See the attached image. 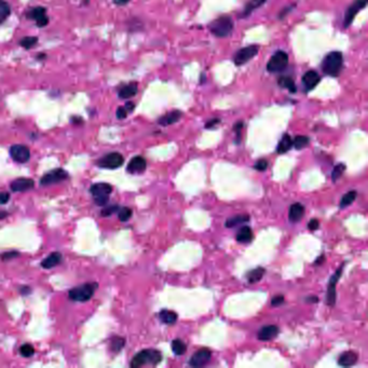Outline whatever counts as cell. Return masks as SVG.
Returning a JSON list of instances; mask_svg holds the SVG:
<instances>
[{"mask_svg":"<svg viewBox=\"0 0 368 368\" xmlns=\"http://www.w3.org/2000/svg\"><path fill=\"white\" fill-rule=\"evenodd\" d=\"M265 2H266V0H249V1L246 3L244 10H243L241 16L242 17L248 16L254 10H256L259 7H261V5H263Z\"/></svg>","mask_w":368,"mask_h":368,"instance_id":"603a6c76","label":"cell"},{"mask_svg":"<svg viewBox=\"0 0 368 368\" xmlns=\"http://www.w3.org/2000/svg\"><path fill=\"white\" fill-rule=\"evenodd\" d=\"M344 66V55L340 52H330L323 60L322 70L328 76L336 77L340 74Z\"/></svg>","mask_w":368,"mask_h":368,"instance_id":"6da1fadb","label":"cell"},{"mask_svg":"<svg viewBox=\"0 0 368 368\" xmlns=\"http://www.w3.org/2000/svg\"><path fill=\"white\" fill-rule=\"evenodd\" d=\"M345 170H346V165L342 164V163H340V164L335 166L334 171H333V174H332V178H333L334 182H335V180L338 179L342 175V174H344Z\"/></svg>","mask_w":368,"mask_h":368,"instance_id":"74e56055","label":"cell"},{"mask_svg":"<svg viewBox=\"0 0 368 368\" xmlns=\"http://www.w3.org/2000/svg\"><path fill=\"white\" fill-rule=\"evenodd\" d=\"M258 51H259V47L256 45H252V46H248L245 48H242L235 53L234 64L238 66L246 64L247 62H249L257 55Z\"/></svg>","mask_w":368,"mask_h":368,"instance_id":"52a82bcc","label":"cell"},{"mask_svg":"<svg viewBox=\"0 0 368 368\" xmlns=\"http://www.w3.org/2000/svg\"><path fill=\"white\" fill-rule=\"evenodd\" d=\"M131 1V0H114V3L117 5H124Z\"/></svg>","mask_w":368,"mask_h":368,"instance_id":"681fc988","label":"cell"},{"mask_svg":"<svg viewBox=\"0 0 368 368\" xmlns=\"http://www.w3.org/2000/svg\"><path fill=\"white\" fill-rule=\"evenodd\" d=\"M357 195H358L357 191H350V192H348L347 195H345L344 198L341 199V201H340V207H341V208H347V207H349V205H351V204L354 202L355 198H357Z\"/></svg>","mask_w":368,"mask_h":368,"instance_id":"1f68e13d","label":"cell"},{"mask_svg":"<svg viewBox=\"0 0 368 368\" xmlns=\"http://www.w3.org/2000/svg\"><path fill=\"white\" fill-rule=\"evenodd\" d=\"M309 144V139L307 136H297L296 139L293 141V145L295 146L296 149H302L304 148L305 146H308Z\"/></svg>","mask_w":368,"mask_h":368,"instance_id":"d590c367","label":"cell"},{"mask_svg":"<svg viewBox=\"0 0 368 368\" xmlns=\"http://www.w3.org/2000/svg\"><path fill=\"white\" fill-rule=\"evenodd\" d=\"M132 217V210L130 208H122L119 211V220L121 221H128Z\"/></svg>","mask_w":368,"mask_h":368,"instance_id":"f35d334b","label":"cell"},{"mask_svg":"<svg viewBox=\"0 0 368 368\" xmlns=\"http://www.w3.org/2000/svg\"><path fill=\"white\" fill-rule=\"evenodd\" d=\"M146 160L141 157V155H137V157H134L130 161L128 165V172L132 174L143 173L146 170Z\"/></svg>","mask_w":368,"mask_h":368,"instance_id":"e0dca14e","label":"cell"},{"mask_svg":"<svg viewBox=\"0 0 368 368\" xmlns=\"http://www.w3.org/2000/svg\"><path fill=\"white\" fill-rule=\"evenodd\" d=\"M279 334V327L276 325H268L261 328L258 333V339L267 341L276 338Z\"/></svg>","mask_w":368,"mask_h":368,"instance_id":"ac0fdd59","label":"cell"},{"mask_svg":"<svg viewBox=\"0 0 368 368\" xmlns=\"http://www.w3.org/2000/svg\"><path fill=\"white\" fill-rule=\"evenodd\" d=\"M186 345L184 344V342L182 340L179 339H175L173 340L172 342V350L173 352L175 353L176 355H183L185 352H186Z\"/></svg>","mask_w":368,"mask_h":368,"instance_id":"d6a6232c","label":"cell"},{"mask_svg":"<svg viewBox=\"0 0 368 368\" xmlns=\"http://www.w3.org/2000/svg\"><path fill=\"white\" fill-rule=\"evenodd\" d=\"M264 274H265L264 268H256V269L249 271L246 277H247L248 282L251 284H254V283L259 282V281L263 279Z\"/></svg>","mask_w":368,"mask_h":368,"instance_id":"83f0119b","label":"cell"},{"mask_svg":"<svg viewBox=\"0 0 368 368\" xmlns=\"http://www.w3.org/2000/svg\"><path fill=\"white\" fill-rule=\"evenodd\" d=\"M37 42H38L37 37H25L20 41V46L24 49H32L36 46Z\"/></svg>","mask_w":368,"mask_h":368,"instance_id":"836d02e7","label":"cell"},{"mask_svg":"<svg viewBox=\"0 0 368 368\" xmlns=\"http://www.w3.org/2000/svg\"><path fill=\"white\" fill-rule=\"evenodd\" d=\"M124 345H126V340L121 338V337H115L111 340V350L114 352H119Z\"/></svg>","mask_w":368,"mask_h":368,"instance_id":"e575fe53","label":"cell"},{"mask_svg":"<svg viewBox=\"0 0 368 368\" xmlns=\"http://www.w3.org/2000/svg\"><path fill=\"white\" fill-rule=\"evenodd\" d=\"M34 180L30 178H17L11 183V189L15 192H24L34 187Z\"/></svg>","mask_w":368,"mask_h":368,"instance_id":"2e32d148","label":"cell"},{"mask_svg":"<svg viewBox=\"0 0 368 368\" xmlns=\"http://www.w3.org/2000/svg\"><path fill=\"white\" fill-rule=\"evenodd\" d=\"M320 82V76L319 74L314 71H310L308 73H305L302 77V83L304 89L307 91L313 90L315 86L319 84Z\"/></svg>","mask_w":368,"mask_h":368,"instance_id":"9a60e30c","label":"cell"},{"mask_svg":"<svg viewBox=\"0 0 368 368\" xmlns=\"http://www.w3.org/2000/svg\"><path fill=\"white\" fill-rule=\"evenodd\" d=\"M283 302H284V297L282 295H278L276 297H273L272 301H271L272 305H274V307H278V305L282 304Z\"/></svg>","mask_w":368,"mask_h":368,"instance_id":"7bdbcfd3","label":"cell"},{"mask_svg":"<svg viewBox=\"0 0 368 368\" xmlns=\"http://www.w3.org/2000/svg\"><path fill=\"white\" fill-rule=\"evenodd\" d=\"M344 269V266H341L337 272L334 274L329 281V285H328V292H327V303L329 305H334L336 301V284L337 281L339 280L341 276V271Z\"/></svg>","mask_w":368,"mask_h":368,"instance_id":"5bb4252c","label":"cell"},{"mask_svg":"<svg viewBox=\"0 0 368 368\" xmlns=\"http://www.w3.org/2000/svg\"><path fill=\"white\" fill-rule=\"evenodd\" d=\"M358 362V354L353 351H348L344 354H341L338 360V364L344 367L352 366Z\"/></svg>","mask_w":368,"mask_h":368,"instance_id":"d6986e66","label":"cell"},{"mask_svg":"<svg viewBox=\"0 0 368 368\" xmlns=\"http://www.w3.org/2000/svg\"><path fill=\"white\" fill-rule=\"evenodd\" d=\"M124 107L127 108V110L129 111V114H130V112H132L133 109L135 108V105H134V103H132V102H129V103H127L126 105H124Z\"/></svg>","mask_w":368,"mask_h":368,"instance_id":"c3c4849f","label":"cell"},{"mask_svg":"<svg viewBox=\"0 0 368 368\" xmlns=\"http://www.w3.org/2000/svg\"><path fill=\"white\" fill-rule=\"evenodd\" d=\"M162 361V354L157 350H143L137 353L131 362V367L137 368L146 364L157 365Z\"/></svg>","mask_w":368,"mask_h":368,"instance_id":"7a4b0ae2","label":"cell"},{"mask_svg":"<svg viewBox=\"0 0 368 368\" xmlns=\"http://www.w3.org/2000/svg\"><path fill=\"white\" fill-rule=\"evenodd\" d=\"M292 146H293L292 137L289 134H285L282 137V140L280 141L277 150H278L279 153H285V152H288L290 150Z\"/></svg>","mask_w":368,"mask_h":368,"instance_id":"d4e9b609","label":"cell"},{"mask_svg":"<svg viewBox=\"0 0 368 368\" xmlns=\"http://www.w3.org/2000/svg\"><path fill=\"white\" fill-rule=\"evenodd\" d=\"M8 214L5 212H0V218H4Z\"/></svg>","mask_w":368,"mask_h":368,"instance_id":"f907efd6","label":"cell"},{"mask_svg":"<svg viewBox=\"0 0 368 368\" xmlns=\"http://www.w3.org/2000/svg\"><path fill=\"white\" fill-rule=\"evenodd\" d=\"M16 256H17V253H7V254H3L2 255V258L4 260H7V259H10V258L16 257Z\"/></svg>","mask_w":368,"mask_h":368,"instance_id":"7dc6e473","label":"cell"},{"mask_svg":"<svg viewBox=\"0 0 368 368\" xmlns=\"http://www.w3.org/2000/svg\"><path fill=\"white\" fill-rule=\"evenodd\" d=\"M267 167H268V161H267V160H264V159L259 160V161L257 162V163L255 164V168H256L257 171H260V172L266 171V170H267Z\"/></svg>","mask_w":368,"mask_h":368,"instance_id":"60d3db41","label":"cell"},{"mask_svg":"<svg viewBox=\"0 0 368 368\" xmlns=\"http://www.w3.org/2000/svg\"><path fill=\"white\" fill-rule=\"evenodd\" d=\"M124 162L123 155L119 152H110L108 154H106L105 157H103L101 160H98L97 165L104 167V168H110V170H114V168L120 167Z\"/></svg>","mask_w":368,"mask_h":368,"instance_id":"ba28073f","label":"cell"},{"mask_svg":"<svg viewBox=\"0 0 368 368\" xmlns=\"http://www.w3.org/2000/svg\"><path fill=\"white\" fill-rule=\"evenodd\" d=\"M112 191V187L109 184H94L91 187V193L95 199V202L98 205H105L108 202L109 195Z\"/></svg>","mask_w":368,"mask_h":368,"instance_id":"8992f818","label":"cell"},{"mask_svg":"<svg viewBox=\"0 0 368 368\" xmlns=\"http://www.w3.org/2000/svg\"><path fill=\"white\" fill-rule=\"evenodd\" d=\"M366 4H367V0H355L350 7L348 8L346 15H345V23H344L346 28L350 26L351 23L354 20V17L357 16V14L362 9H364L366 7Z\"/></svg>","mask_w":368,"mask_h":368,"instance_id":"8fae6325","label":"cell"},{"mask_svg":"<svg viewBox=\"0 0 368 368\" xmlns=\"http://www.w3.org/2000/svg\"><path fill=\"white\" fill-rule=\"evenodd\" d=\"M119 210V207L118 205H111V207H108V208H105L103 211H102V215L103 216H110L114 213H116V212Z\"/></svg>","mask_w":368,"mask_h":368,"instance_id":"ab89813d","label":"cell"},{"mask_svg":"<svg viewBox=\"0 0 368 368\" xmlns=\"http://www.w3.org/2000/svg\"><path fill=\"white\" fill-rule=\"evenodd\" d=\"M137 93V84L136 83H129L127 85H124L123 88L119 91V97L120 98H131L134 95H136Z\"/></svg>","mask_w":368,"mask_h":368,"instance_id":"cb8c5ba5","label":"cell"},{"mask_svg":"<svg viewBox=\"0 0 368 368\" xmlns=\"http://www.w3.org/2000/svg\"><path fill=\"white\" fill-rule=\"evenodd\" d=\"M217 123H220V119H213V120H210V121L207 123V126H205V128H207V129L213 128L214 126H216Z\"/></svg>","mask_w":368,"mask_h":368,"instance_id":"bcb514c9","label":"cell"},{"mask_svg":"<svg viewBox=\"0 0 368 368\" xmlns=\"http://www.w3.org/2000/svg\"><path fill=\"white\" fill-rule=\"evenodd\" d=\"M68 173L63 170V168H55V170L47 173L40 180V184L42 186H50L63 182V180L67 179Z\"/></svg>","mask_w":368,"mask_h":368,"instance_id":"9c48e42d","label":"cell"},{"mask_svg":"<svg viewBox=\"0 0 368 368\" xmlns=\"http://www.w3.org/2000/svg\"><path fill=\"white\" fill-rule=\"evenodd\" d=\"M249 220V217L246 215H239V216H234L232 218H229V220L226 221V227L228 228H232L235 227L236 224L245 222Z\"/></svg>","mask_w":368,"mask_h":368,"instance_id":"4dcf8cb0","label":"cell"},{"mask_svg":"<svg viewBox=\"0 0 368 368\" xmlns=\"http://www.w3.org/2000/svg\"><path fill=\"white\" fill-rule=\"evenodd\" d=\"M61 260H62V254L55 252V253H52L49 257H47L45 260H43L41 263V266L42 268H45V269H51V268L58 266L61 263Z\"/></svg>","mask_w":368,"mask_h":368,"instance_id":"44dd1931","label":"cell"},{"mask_svg":"<svg viewBox=\"0 0 368 368\" xmlns=\"http://www.w3.org/2000/svg\"><path fill=\"white\" fill-rule=\"evenodd\" d=\"M303 215H304L303 205H301L300 203H295L292 205L290 209V215H289L291 221L296 222L298 221H300L303 217Z\"/></svg>","mask_w":368,"mask_h":368,"instance_id":"ffe728a7","label":"cell"},{"mask_svg":"<svg viewBox=\"0 0 368 368\" xmlns=\"http://www.w3.org/2000/svg\"><path fill=\"white\" fill-rule=\"evenodd\" d=\"M20 353L24 358H30L35 353V349L32 345H23L20 349Z\"/></svg>","mask_w":368,"mask_h":368,"instance_id":"8d00e7d4","label":"cell"},{"mask_svg":"<svg viewBox=\"0 0 368 368\" xmlns=\"http://www.w3.org/2000/svg\"><path fill=\"white\" fill-rule=\"evenodd\" d=\"M323 260H324V257H323V256H321V257H320L319 259H317V260L315 261V263H316V264H321V263H322V261H323Z\"/></svg>","mask_w":368,"mask_h":368,"instance_id":"816d5d0a","label":"cell"},{"mask_svg":"<svg viewBox=\"0 0 368 368\" xmlns=\"http://www.w3.org/2000/svg\"><path fill=\"white\" fill-rule=\"evenodd\" d=\"M9 199H10L9 193H7V192L0 193V203H1V204L7 203L9 201Z\"/></svg>","mask_w":368,"mask_h":368,"instance_id":"f6af8a7d","label":"cell"},{"mask_svg":"<svg viewBox=\"0 0 368 368\" xmlns=\"http://www.w3.org/2000/svg\"><path fill=\"white\" fill-rule=\"evenodd\" d=\"M233 21L229 16H221L210 24V30L216 37L224 38L232 33Z\"/></svg>","mask_w":368,"mask_h":368,"instance_id":"3957f363","label":"cell"},{"mask_svg":"<svg viewBox=\"0 0 368 368\" xmlns=\"http://www.w3.org/2000/svg\"><path fill=\"white\" fill-rule=\"evenodd\" d=\"M11 13V8L7 1L0 0V25H1Z\"/></svg>","mask_w":368,"mask_h":368,"instance_id":"f1b7e54d","label":"cell"},{"mask_svg":"<svg viewBox=\"0 0 368 368\" xmlns=\"http://www.w3.org/2000/svg\"><path fill=\"white\" fill-rule=\"evenodd\" d=\"M211 357H212V353L209 349H201V350H199L198 352H196L192 355L189 361V364L192 367L203 366L207 363H209Z\"/></svg>","mask_w":368,"mask_h":368,"instance_id":"4fadbf2b","label":"cell"},{"mask_svg":"<svg viewBox=\"0 0 368 368\" xmlns=\"http://www.w3.org/2000/svg\"><path fill=\"white\" fill-rule=\"evenodd\" d=\"M308 227L310 230H312V231H314V230H316L317 228H319V221L317 220H311V221L309 222Z\"/></svg>","mask_w":368,"mask_h":368,"instance_id":"ee69618b","label":"cell"},{"mask_svg":"<svg viewBox=\"0 0 368 368\" xmlns=\"http://www.w3.org/2000/svg\"><path fill=\"white\" fill-rule=\"evenodd\" d=\"M129 115V111L127 110V108L124 107H119L117 109V117L118 119H124V118H127V116Z\"/></svg>","mask_w":368,"mask_h":368,"instance_id":"b9f144b4","label":"cell"},{"mask_svg":"<svg viewBox=\"0 0 368 368\" xmlns=\"http://www.w3.org/2000/svg\"><path fill=\"white\" fill-rule=\"evenodd\" d=\"M97 289V284L95 283H88L77 286V288L73 289L70 292V298L73 301L84 302L91 299V297L94 295V292Z\"/></svg>","mask_w":368,"mask_h":368,"instance_id":"277c9868","label":"cell"},{"mask_svg":"<svg viewBox=\"0 0 368 368\" xmlns=\"http://www.w3.org/2000/svg\"><path fill=\"white\" fill-rule=\"evenodd\" d=\"M180 117H182V112L178 110H174L162 117L159 120V123L161 124V126H168V124H173V123L177 122L180 119Z\"/></svg>","mask_w":368,"mask_h":368,"instance_id":"7402d4cb","label":"cell"},{"mask_svg":"<svg viewBox=\"0 0 368 368\" xmlns=\"http://www.w3.org/2000/svg\"><path fill=\"white\" fill-rule=\"evenodd\" d=\"M28 20L36 22L38 27H46L49 24V17L47 15V9L43 7H36L30 10L26 14Z\"/></svg>","mask_w":368,"mask_h":368,"instance_id":"30bf717a","label":"cell"},{"mask_svg":"<svg viewBox=\"0 0 368 368\" xmlns=\"http://www.w3.org/2000/svg\"><path fill=\"white\" fill-rule=\"evenodd\" d=\"M11 158L18 163H26L30 158L29 148L24 145H13L10 148Z\"/></svg>","mask_w":368,"mask_h":368,"instance_id":"7c38bea8","label":"cell"},{"mask_svg":"<svg viewBox=\"0 0 368 368\" xmlns=\"http://www.w3.org/2000/svg\"><path fill=\"white\" fill-rule=\"evenodd\" d=\"M279 84L281 86H282V88L288 89L289 91H291L293 93L296 92V85H295L294 80H293L290 77H282V78H280Z\"/></svg>","mask_w":368,"mask_h":368,"instance_id":"f546056e","label":"cell"},{"mask_svg":"<svg viewBox=\"0 0 368 368\" xmlns=\"http://www.w3.org/2000/svg\"><path fill=\"white\" fill-rule=\"evenodd\" d=\"M160 319L161 321L165 323V324H168V325H172V324L176 323L177 321V314L174 312V311H170V310H162L160 312Z\"/></svg>","mask_w":368,"mask_h":368,"instance_id":"4316f807","label":"cell"},{"mask_svg":"<svg viewBox=\"0 0 368 368\" xmlns=\"http://www.w3.org/2000/svg\"><path fill=\"white\" fill-rule=\"evenodd\" d=\"M289 65V55L284 51H278L276 54L271 56L267 64V70L270 73H281L283 72Z\"/></svg>","mask_w":368,"mask_h":368,"instance_id":"5b68a950","label":"cell"},{"mask_svg":"<svg viewBox=\"0 0 368 368\" xmlns=\"http://www.w3.org/2000/svg\"><path fill=\"white\" fill-rule=\"evenodd\" d=\"M253 239V232L249 227H243L240 229V231L236 234V240L240 243H247L251 242Z\"/></svg>","mask_w":368,"mask_h":368,"instance_id":"484cf974","label":"cell"}]
</instances>
